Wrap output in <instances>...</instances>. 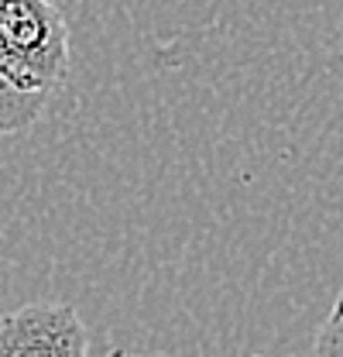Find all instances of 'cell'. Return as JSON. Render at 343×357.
<instances>
[{
	"instance_id": "obj_1",
	"label": "cell",
	"mask_w": 343,
	"mask_h": 357,
	"mask_svg": "<svg viewBox=\"0 0 343 357\" xmlns=\"http://www.w3.org/2000/svg\"><path fill=\"white\" fill-rule=\"evenodd\" d=\"M69 73V24L52 0H0V76L28 93H55Z\"/></svg>"
},
{
	"instance_id": "obj_2",
	"label": "cell",
	"mask_w": 343,
	"mask_h": 357,
	"mask_svg": "<svg viewBox=\"0 0 343 357\" xmlns=\"http://www.w3.org/2000/svg\"><path fill=\"white\" fill-rule=\"evenodd\" d=\"M89 354L79 312L66 303H28L0 319V357H83Z\"/></svg>"
},
{
	"instance_id": "obj_3",
	"label": "cell",
	"mask_w": 343,
	"mask_h": 357,
	"mask_svg": "<svg viewBox=\"0 0 343 357\" xmlns=\"http://www.w3.org/2000/svg\"><path fill=\"white\" fill-rule=\"evenodd\" d=\"M48 93H28L0 76V134H21L42 121Z\"/></svg>"
},
{
	"instance_id": "obj_4",
	"label": "cell",
	"mask_w": 343,
	"mask_h": 357,
	"mask_svg": "<svg viewBox=\"0 0 343 357\" xmlns=\"http://www.w3.org/2000/svg\"><path fill=\"white\" fill-rule=\"evenodd\" d=\"M312 351L323 354V357H343V292L337 296V303H333L330 316L323 319Z\"/></svg>"
}]
</instances>
